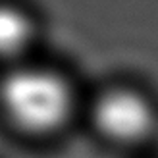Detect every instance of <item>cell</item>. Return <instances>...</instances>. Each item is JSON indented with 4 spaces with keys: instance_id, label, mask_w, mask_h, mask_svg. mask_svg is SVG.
Here are the masks:
<instances>
[{
    "instance_id": "1",
    "label": "cell",
    "mask_w": 158,
    "mask_h": 158,
    "mask_svg": "<svg viewBox=\"0 0 158 158\" xmlns=\"http://www.w3.org/2000/svg\"><path fill=\"white\" fill-rule=\"evenodd\" d=\"M0 104L19 129L46 135L58 131L73 112V91L56 72L44 68H15L0 85Z\"/></svg>"
},
{
    "instance_id": "2",
    "label": "cell",
    "mask_w": 158,
    "mask_h": 158,
    "mask_svg": "<svg viewBox=\"0 0 158 158\" xmlns=\"http://www.w3.org/2000/svg\"><path fill=\"white\" fill-rule=\"evenodd\" d=\"M93 125L116 145H141L158 127V106L147 93L135 87H114L94 100Z\"/></svg>"
},
{
    "instance_id": "3",
    "label": "cell",
    "mask_w": 158,
    "mask_h": 158,
    "mask_svg": "<svg viewBox=\"0 0 158 158\" xmlns=\"http://www.w3.org/2000/svg\"><path fill=\"white\" fill-rule=\"evenodd\" d=\"M35 39V23L27 12L12 4H0V56L18 58Z\"/></svg>"
}]
</instances>
